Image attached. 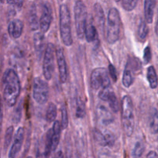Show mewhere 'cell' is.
<instances>
[{
  "instance_id": "cell-1",
  "label": "cell",
  "mask_w": 158,
  "mask_h": 158,
  "mask_svg": "<svg viewBox=\"0 0 158 158\" xmlns=\"http://www.w3.org/2000/svg\"><path fill=\"white\" fill-rule=\"evenodd\" d=\"M3 98L9 107L16 104L21 90L20 81L17 73L13 69H7L2 77Z\"/></svg>"
},
{
  "instance_id": "cell-2",
  "label": "cell",
  "mask_w": 158,
  "mask_h": 158,
  "mask_svg": "<svg viewBox=\"0 0 158 158\" xmlns=\"http://www.w3.org/2000/svg\"><path fill=\"white\" fill-rule=\"evenodd\" d=\"M121 27L122 21L119 12L117 9L111 8L108 13L106 31V40L109 44H114L118 40L120 36Z\"/></svg>"
},
{
  "instance_id": "cell-3",
  "label": "cell",
  "mask_w": 158,
  "mask_h": 158,
  "mask_svg": "<svg viewBox=\"0 0 158 158\" xmlns=\"http://www.w3.org/2000/svg\"><path fill=\"white\" fill-rule=\"evenodd\" d=\"M60 34L64 44L70 47L73 44L71 33V13L68 6L63 4L60 6Z\"/></svg>"
},
{
  "instance_id": "cell-4",
  "label": "cell",
  "mask_w": 158,
  "mask_h": 158,
  "mask_svg": "<svg viewBox=\"0 0 158 158\" xmlns=\"http://www.w3.org/2000/svg\"><path fill=\"white\" fill-rule=\"evenodd\" d=\"M134 109L131 98L125 95L122 100V125L127 136H131L134 130Z\"/></svg>"
},
{
  "instance_id": "cell-5",
  "label": "cell",
  "mask_w": 158,
  "mask_h": 158,
  "mask_svg": "<svg viewBox=\"0 0 158 158\" xmlns=\"http://www.w3.org/2000/svg\"><path fill=\"white\" fill-rule=\"evenodd\" d=\"M74 13L77 36L79 39H83L85 37L88 14L85 5L81 0H77L74 4Z\"/></svg>"
},
{
  "instance_id": "cell-6",
  "label": "cell",
  "mask_w": 158,
  "mask_h": 158,
  "mask_svg": "<svg viewBox=\"0 0 158 158\" xmlns=\"http://www.w3.org/2000/svg\"><path fill=\"white\" fill-rule=\"evenodd\" d=\"M91 86L95 90L110 87V79L106 68H96L92 71Z\"/></svg>"
},
{
  "instance_id": "cell-7",
  "label": "cell",
  "mask_w": 158,
  "mask_h": 158,
  "mask_svg": "<svg viewBox=\"0 0 158 158\" xmlns=\"http://www.w3.org/2000/svg\"><path fill=\"white\" fill-rule=\"evenodd\" d=\"M55 50L53 44L49 43L47 45L44 54L43 73L45 79L49 81L52 78L54 72V57Z\"/></svg>"
},
{
  "instance_id": "cell-8",
  "label": "cell",
  "mask_w": 158,
  "mask_h": 158,
  "mask_svg": "<svg viewBox=\"0 0 158 158\" xmlns=\"http://www.w3.org/2000/svg\"><path fill=\"white\" fill-rule=\"evenodd\" d=\"M33 96L38 104L43 105L48 102L49 87L48 83L40 77H35L33 80Z\"/></svg>"
},
{
  "instance_id": "cell-9",
  "label": "cell",
  "mask_w": 158,
  "mask_h": 158,
  "mask_svg": "<svg viewBox=\"0 0 158 158\" xmlns=\"http://www.w3.org/2000/svg\"><path fill=\"white\" fill-rule=\"evenodd\" d=\"M52 129H50L47 133L45 137L42 139V142L39 144L36 153V158H48L50 153L52 152Z\"/></svg>"
},
{
  "instance_id": "cell-10",
  "label": "cell",
  "mask_w": 158,
  "mask_h": 158,
  "mask_svg": "<svg viewBox=\"0 0 158 158\" xmlns=\"http://www.w3.org/2000/svg\"><path fill=\"white\" fill-rule=\"evenodd\" d=\"M100 99L102 101L107 102L110 107L111 110L113 112H118L119 110V104H118V99L115 95V92H113L110 87L102 89L100 91L98 94Z\"/></svg>"
},
{
  "instance_id": "cell-11",
  "label": "cell",
  "mask_w": 158,
  "mask_h": 158,
  "mask_svg": "<svg viewBox=\"0 0 158 158\" xmlns=\"http://www.w3.org/2000/svg\"><path fill=\"white\" fill-rule=\"evenodd\" d=\"M53 19L52 8L48 2H46L42 7L41 16L40 18V28L42 33H47L51 27Z\"/></svg>"
},
{
  "instance_id": "cell-12",
  "label": "cell",
  "mask_w": 158,
  "mask_h": 158,
  "mask_svg": "<svg viewBox=\"0 0 158 158\" xmlns=\"http://www.w3.org/2000/svg\"><path fill=\"white\" fill-rule=\"evenodd\" d=\"M55 56L57 68H58L60 81L61 83H65L68 79V68H67L66 59H65L63 49L57 48L55 51Z\"/></svg>"
},
{
  "instance_id": "cell-13",
  "label": "cell",
  "mask_w": 158,
  "mask_h": 158,
  "mask_svg": "<svg viewBox=\"0 0 158 158\" xmlns=\"http://www.w3.org/2000/svg\"><path fill=\"white\" fill-rule=\"evenodd\" d=\"M24 134H25L24 128L19 127L16 131V135L14 136V140L12 144L10 152H9V158H16L17 156L18 153H19L21 148H22L24 139Z\"/></svg>"
},
{
  "instance_id": "cell-14",
  "label": "cell",
  "mask_w": 158,
  "mask_h": 158,
  "mask_svg": "<svg viewBox=\"0 0 158 158\" xmlns=\"http://www.w3.org/2000/svg\"><path fill=\"white\" fill-rule=\"evenodd\" d=\"M24 24L20 19H13L9 23L8 33L10 36L13 39H18L20 37L23 32Z\"/></svg>"
},
{
  "instance_id": "cell-15",
  "label": "cell",
  "mask_w": 158,
  "mask_h": 158,
  "mask_svg": "<svg viewBox=\"0 0 158 158\" xmlns=\"http://www.w3.org/2000/svg\"><path fill=\"white\" fill-rule=\"evenodd\" d=\"M33 46L37 58L40 59L45 48V37L41 32H37L33 36Z\"/></svg>"
},
{
  "instance_id": "cell-16",
  "label": "cell",
  "mask_w": 158,
  "mask_h": 158,
  "mask_svg": "<svg viewBox=\"0 0 158 158\" xmlns=\"http://www.w3.org/2000/svg\"><path fill=\"white\" fill-rule=\"evenodd\" d=\"M95 139L99 145L103 147H112L115 143V137L111 133H102L100 131L95 132Z\"/></svg>"
},
{
  "instance_id": "cell-17",
  "label": "cell",
  "mask_w": 158,
  "mask_h": 158,
  "mask_svg": "<svg viewBox=\"0 0 158 158\" xmlns=\"http://www.w3.org/2000/svg\"><path fill=\"white\" fill-rule=\"evenodd\" d=\"M85 37L89 43H93V42L96 41L98 38L96 27H95L93 23L91 21V19H89V22L87 20L85 31Z\"/></svg>"
},
{
  "instance_id": "cell-18",
  "label": "cell",
  "mask_w": 158,
  "mask_h": 158,
  "mask_svg": "<svg viewBox=\"0 0 158 158\" xmlns=\"http://www.w3.org/2000/svg\"><path fill=\"white\" fill-rule=\"evenodd\" d=\"M51 129H52V137H51L52 147H51V150H52V152H54L58 146L59 141H60V133H61L60 123L59 121H54Z\"/></svg>"
},
{
  "instance_id": "cell-19",
  "label": "cell",
  "mask_w": 158,
  "mask_h": 158,
  "mask_svg": "<svg viewBox=\"0 0 158 158\" xmlns=\"http://www.w3.org/2000/svg\"><path fill=\"white\" fill-rule=\"evenodd\" d=\"M133 71V67H132L131 63H130V61H128L125 70H124L122 82L124 87L130 88L133 85V81H134Z\"/></svg>"
},
{
  "instance_id": "cell-20",
  "label": "cell",
  "mask_w": 158,
  "mask_h": 158,
  "mask_svg": "<svg viewBox=\"0 0 158 158\" xmlns=\"http://www.w3.org/2000/svg\"><path fill=\"white\" fill-rule=\"evenodd\" d=\"M156 5V0H145L144 2V14L146 23H151L153 22V13Z\"/></svg>"
},
{
  "instance_id": "cell-21",
  "label": "cell",
  "mask_w": 158,
  "mask_h": 158,
  "mask_svg": "<svg viewBox=\"0 0 158 158\" xmlns=\"http://www.w3.org/2000/svg\"><path fill=\"white\" fill-rule=\"evenodd\" d=\"M97 114L98 118L104 125H108L113 121V117L111 112L105 106H99L97 109Z\"/></svg>"
},
{
  "instance_id": "cell-22",
  "label": "cell",
  "mask_w": 158,
  "mask_h": 158,
  "mask_svg": "<svg viewBox=\"0 0 158 158\" xmlns=\"http://www.w3.org/2000/svg\"><path fill=\"white\" fill-rule=\"evenodd\" d=\"M29 24H30V29L33 31L37 30L40 27V19H38L36 7L34 4L30 7V13H29Z\"/></svg>"
},
{
  "instance_id": "cell-23",
  "label": "cell",
  "mask_w": 158,
  "mask_h": 158,
  "mask_svg": "<svg viewBox=\"0 0 158 158\" xmlns=\"http://www.w3.org/2000/svg\"><path fill=\"white\" fill-rule=\"evenodd\" d=\"M94 13H95V19L98 27L101 30L104 28L105 26V13L103 9L99 3H95L94 6Z\"/></svg>"
},
{
  "instance_id": "cell-24",
  "label": "cell",
  "mask_w": 158,
  "mask_h": 158,
  "mask_svg": "<svg viewBox=\"0 0 158 158\" xmlns=\"http://www.w3.org/2000/svg\"><path fill=\"white\" fill-rule=\"evenodd\" d=\"M147 80H148L149 84H150V88L153 89H156L158 85V78L156 71H155V68H153V66L149 67L148 69H147Z\"/></svg>"
},
{
  "instance_id": "cell-25",
  "label": "cell",
  "mask_w": 158,
  "mask_h": 158,
  "mask_svg": "<svg viewBox=\"0 0 158 158\" xmlns=\"http://www.w3.org/2000/svg\"><path fill=\"white\" fill-rule=\"evenodd\" d=\"M57 106L54 103L51 102L49 103L46 112V119L48 123H53L55 120L56 117H57Z\"/></svg>"
},
{
  "instance_id": "cell-26",
  "label": "cell",
  "mask_w": 158,
  "mask_h": 158,
  "mask_svg": "<svg viewBox=\"0 0 158 158\" xmlns=\"http://www.w3.org/2000/svg\"><path fill=\"white\" fill-rule=\"evenodd\" d=\"M150 130L152 133H158V112L156 109L152 111L150 118Z\"/></svg>"
},
{
  "instance_id": "cell-27",
  "label": "cell",
  "mask_w": 158,
  "mask_h": 158,
  "mask_svg": "<svg viewBox=\"0 0 158 158\" xmlns=\"http://www.w3.org/2000/svg\"><path fill=\"white\" fill-rule=\"evenodd\" d=\"M148 32L149 29L147 26V23L143 20V19H141L137 30V36L139 40H142V41L145 40L147 36V34H148Z\"/></svg>"
},
{
  "instance_id": "cell-28",
  "label": "cell",
  "mask_w": 158,
  "mask_h": 158,
  "mask_svg": "<svg viewBox=\"0 0 158 158\" xmlns=\"http://www.w3.org/2000/svg\"><path fill=\"white\" fill-rule=\"evenodd\" d=\"M76 117L79 118H84L86 114L85 111V104L84 102L79 98L77 100V105H76Z\"/></svg>"
},
{
  "instance_id": "cell-29",
  "label": "cell",
  "mask_w": 158,
  "mask_h": 158,
  "mask_svg": "<svg viewBox=\"0 0 158 158\" xmlns=\"http://www.w3.org/2000/svg\"><path fill=\"white\" fill-rule=\"evenodd\" d=\"M144 150H145V147H144V144L142 141H138L135 143L134 147H133V152H132V154L133 156L135 158H139L143 153Z\"/></svg>"
},
{
  "instance_id": "cell-30",
  "label": "cell",
  "mask_w": 158,
  "mask_h": 158,
  "mask_svg": "<svg viewBox=\"0 0 158 158\" xmlns=\"http://www.w3.org/2000/svg\"><path fill=\"white\" fill-rule=\"evenodd\" d=\"M60 112H61V128L63 130L67 129L68 126V109L65 105H63L60 108Z\"/></svg>"
},
{
  "instance_id": "cell-31",
  "label": "cell",
  "mask_w": 158,
  "mask_h": 158,
  "mask_svg": "<svg viewBox=\"0 0 158 158\" xmlns=\"http://www.w3.org/2000/svg\"><path fill=\"white\" fill-rule=\"evenodd\" d=\"M13 131H14V129H13V126L9 127L6 129V131L5 133V139H4V147H5V149L8 148L10 143H11L13 135Z\"/></svg>"
},
{
  "instance_id": "cell-32",
  "label": "cell",
  "mask_w": 158,
  "mask_h": 158,
  "mask_svg": "<svg viewBox=\"0 0 158 158\" xmlns=\"http://www.w3.org/2000/svg\"><path fill=\"white\" fill-rule=\"evenodd\" d=\"M138 0H122L123 8L127 11H132L136 8Z\"/></svg>"
},
{
  "instance_id": "cell-33",
  "label": "cell",
  "mask_w": 158,
  "mask_h": 158,
  "mask_svg": "<svg viewBox=\"0 0 158 158\" xmlns=\"http://www.w3.org/2000/svg\"><path fill=\"white\" fill-rule=\"evenodd\" d=\"M21 116H22V106H21V102L17 106L16 109H15L14 113H13V120L15 123H18L20 120Z\"/></svg>"
},
{
  "instance_id": "cell-34",
  "label": "cell",
  "mask_w": 158,
  "mask_h": 158,
  "mask_svg": "<svg viewBox=\"0 0 158 158\" xmlns=\"http://www.w3.org/2000/svg\"><path fill=\"white\" fill-rule=\"evenodd\" d=\"M109 75H110L111 78L112 79V81L114 82L117 81V74H116V69L114 67L113 64H109Z\"/></svg>"
},
{
  "instance_id": "cell-35",
  "label": "cell",
  "mask_w": 158,
  "mask_h": 158,
  "mask_svg": "<svg viewBox=\"0 0 158 158\" xmlns=\"http://www.w3.org/2000/svg\"><path fill=\"white\" fill-rule=\"evenodd\" d=\"M152 57V54H151V50H150V47H147L144 50L143 52V59L144 61H145L146 64L149 63L151 60Z\"/></svg>"
},
{
  "instance_id": "cell-36",
  "label": "cell",
  "mask_w": 158,
  "mask_h": 158,
  "mask_svg": "<svg viewBox=\"0 0 158 158\" xmlns=\"http://www.w3.org/2000/svg\"><path fill=\"white\" fill-rule=\"evenodd\" d=\"M24 0H14V5L16 6L17 9H21L23 6V4Z\"/></svg>"
},
{
  "instance_id": "cell-37",
  "label": "cell",
  "mask_w": 158,
  "mask_h": 158,
  "mask_svg": "<svg viewBox=\"0 0 158 158\" xmlns=\"http://www.w3.org/2000/svg\"><path fill=\"white\" fill-rule=\"evenodd\" d=\"M53 158H66V157H65L64 154V153L61 151V150H58L57 152H56Z\"/></svg>"
},
{
  "instance_id": "cell-38",
  "label": "cell",
  "mask_w": 158,
  "mask_h": 158,
  "mask_svg": "<svg viewBox=\"0 0 158 158\" xmlns=\"http://www.w3.org/2000/svg\"><path fill=\"white\" fill-rule=\"evenodd\" d=\"M147 158H158V154L155 151H150L147 154Z\"/></svg>"
},
{
  "instance_id": "cell-39",
  "label": "cell",
  "mask_w": 158,
  "mask_h": 158,
  "mask_svg": "<svg viewBox=\"0 0 158 158\" xmlns=\"http://www.w3.org/2000/svg\"><path fill=\"white\" fill-rule=\"evenodd\" d=\"M155 32H156V36H158V16H157V20H156V27H155Z\"/></svg>"
},
{
  "instance_id": "cell-40",
  "label": "cell",
  "mask_w": 158,
  "mask_h": 158,
  "mask_svg": "<svg viewBox=\"0 0 158 158\" xmlns=\"http://www.w3.org/2000/svg\"><path fill=\"white\" fill-rule=\"evenodd\" d=\"M2 98H1V95H0V115H1V113H2Z\"/></svg>"
},
{
  "instance_id": "cell-41",
  "label": "cell",
  "mask_w": 158,
  "mask_h": 158,
  "mask_svg": "<svg viewBox=\"0 0 158 158\" xmlns=\"http://www.w3.org/2000/svg\"><path fill=\"white\" fill-rule=\"evenodd\" d=\"M7 3L10 4V5H13V4H14V0H6Z\"/></svg>"
},
{
  "instance_id": "cell-42",
  "label": "cell",
  "mask_w": 158,
  "mask_h": 158,
  "mask_svg": "<svg viewBox=\"0 0 158 158\" xmlns=\"http://www.w3.org/2000/svg\"><path fill=\"white\" fill-rule=\"evenodd\" d=\"M4 2H5V0H0V2H2V3H3Z\"/></svg>"
},
{
  "instance_id": "cell-43",
  "label": "cell",
  "mask_w": 158,
  "mask_h": 158,
  "mask_svg": "<svg viewBox=\"0 0 158 158\" xmlns=\"http://www.w3.org/2000/svg\"><path fill=\"white\" fill-rule=\"evenodd\" d=\"M1 69H2V65H1V63H0V73H1Z\"/></svg>"
},
{
  "instance_id": "cell-44",
  "label": "cell",
  "mask_w": 158,
  "mask_h": 158,
  "mask_svg": "<svg viewBox=\"0 0 158 158\" xmlns=\"http://www.w3.org/2000/svg\"><path fill=\"white\" fill-rule=\"evenodd\" d=\"M115 2H119V1H121V0H115Z\"/></svg>"
},
{
  "instance_id": "cell-45",
  "label": "cell",
  "mask_w": 158,
  "mask_h": 158,
  "mask_svg": "<svg viewBox=\"0 0 158 158\" xmlns=\"http://www.w3.org/2000/svg\"><path fill=\"white\" fill-rule=\"evenodd\" d=\"M27 158H32V156H28V157H27Z\"/></svg>"
},
{
  "instance_id": "cell-46",
  "label": "cell",
  "mask_w": 158,
  "mask_h": 158,
  "mask_svg": "<svg viewBox=\"0 0 158 158\" xmlns=\"http://www.w3.org/2000/svg\"><path fill=\"white\" fill-rule=\"evenodd\" d=\"M0 134H1V127H0Z\"/></svg>"
},
{
  "instance_id": "cell-47",
  "label": "cell",
  "mask_w": 158,
  "mask_h": 158,
  "mask_svg": "<svg viewBox=\"0 0 158 158\" xmlns=\"http://www.w3.org/2000/svg\"><path fill=\"white\" fill-rule=\"evenodd\" d=\"M61 1H63V0H61Z\"/></svg>"
}]
</instances>
